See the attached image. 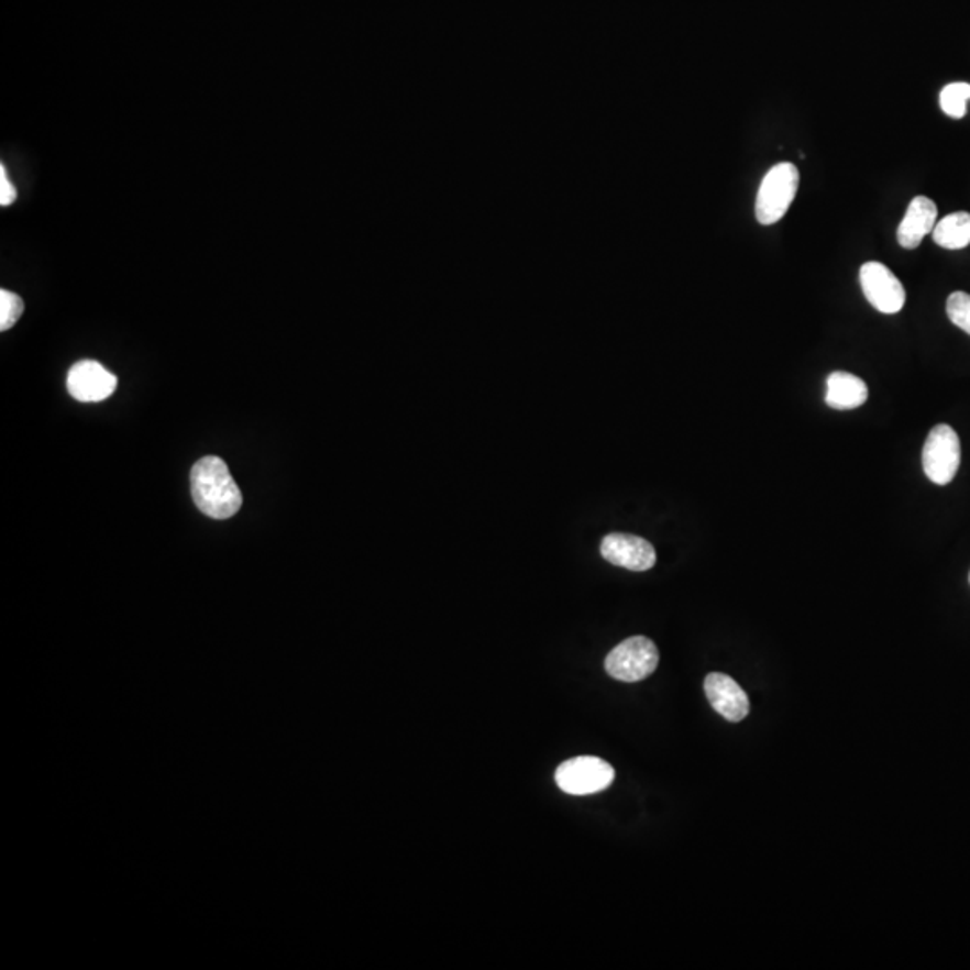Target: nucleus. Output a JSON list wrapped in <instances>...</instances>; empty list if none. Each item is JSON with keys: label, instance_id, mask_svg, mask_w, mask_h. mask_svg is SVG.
Segmentation results:
<instances>
[{"label": "nucleus", "instance_id": "9b49d317", "mask_svg": "<svg viewBox=\"0 0 970 970\" xmlns=\"http://www.w3.org/2000/svg\"><path fill=\"white\" fill-rule=\"evenodd\" d=\"M868 387L861 377L850 373H833L827 377L828 407L834 410H853L867 403Z\"/></svg>", "mask_w": 970, "mask_h": 970}, {"label": "nucleus", "instance_id": "423d86ee", "mask_svg": "<svg viewBox=\"0 0 970 970\" xmlns=\"http://www.w3.org/2000/svg\"><path fill=\"white\" fill-rule=\"evenodd\" d=\"M859 280L868 302L881 313H899L906 305V289L886 265L868 261L859 269Z\"/></svg>", "mask_w": 970, "mask_h": 970}, {"label": "nucleus", "instance_id": "dca6fc26", "mask_svg": "<svg viewBox=\"0 0 970 970\" xmlns=\"http://www.w3.org/2000/svg\"><path fill=\"white\" fill-rule=\"evenodd\" d=\"M16 200V189L5 175V167H0V206L8 207Z\"/></svg>", "mask_w": 970, "mask_h": 970}, {"label": "nucleus", "instance_id": "f8f14e48", "mask_svg": "<svg viewBox=\"0 0 970 970\" xmlns=\"http://www.w3.org/2000/svg\"><path fill=\"white\" fill-rule=\"evenodd\" d=\"M933 241L947 251H961L970 245V212L960 211L936 221Z\"/></svg>", "mask_w": 970, "mask_h": 970}, {"label": "nucleus", "instance_id": "0eeeda50", "mask_svg": "<svg viewBox=\"0 0 970 970\" xmlns=\"http://www.w3.org/2000/svg\"><path fill=\"white\" fill-rule=\"evenodd\" d=\"M118 388V377L93 360L76 363L67 374V390L81 403L104 401Z\"/></svg>", "mask_w": 970, "mask_h": 970}, {"label": "nucleus", "instance_id": "20e7f679", "mask_svg": "<svg viewBox=\"0 0 970 970\" xmlns=\"http://www.w3.org/2000/svg\"><path fill=\"white\" fill-rule=\"evenodd\" d=\"M960 437L949 425H936L922 450V466L927 478L936 485L952 482L960 470Z\"/></svg>", "mask_w": 970, "mask_h": 970}, {"label": "nucleus", "instance_id": "9d476101", "mask_svg": "<svg viewBox=\"0 0 970 970\" xmlns=\"http://www.w3.org/2000/svg\"><path fill=\"white\" fill-rule=\"evenodd\" d=\"M938 221V209L935 201L927 197L913 198L897 229L899 245L913 251L921 245L927 234H932Z\"/></svg>", "mask_w": 970, "mask_h": 970}, {"label": "nucleus", "instance_id": "f257e3e1", "mask_svg": "<svg viewBox=\"0 0 970 970\" xmlns=\"http://www.w3.org/2000/svg\"><path fill=\"white\" fill-rule=\"evenodd\" d=\"M191 495L203 515L229 520L243 505L240 485L220 456H203L191 470Z\"/></svg>", "mask_w": 970, "mask_h": 970}, {"label": "nucleus", "instance_id": "39448f33", "mask_svg": "<svg viewBox=\"0 0 970 970\" xmlns=\"http://www.w3.org/2000/svg\"><path fill=\"white\" fill-rule=\"evenodd\" d=\"M615 780V770L597 757H575L559 765L555 784L566 794L584 796L608 790Z\"/></svg>", "mask_w": 970, "mask_h": 970}, {"label": "nucleus", "instance_id": "4468645a", "mask_svg": "<svg viewBox=\"0 0 970 970\" xmlns=\"http://www.w3.org/2000/svg\"><path fill=\"white\" fill-rule=\"evenodd\" d=\"M947 317L951 319L956 328L970 334V295L966 291H955L947 299Z\"/></svg>", "mask_w": 970, "mask_h": 970}, {"label": "nucleus", "instance_id": "2eb2a0df", "mask_svg": "<svg viewBox=\"0 0 970 970\" xmlns=\"http://www.w3.org/2000/svg\"><path fill=\"white\" fill-rule=\"evenodd\" d=\"M24 313V300L8 289L0 291V331H8Z\"/></svg>", "mask_w": 970, "mask_h": 970}, {"label": "nucleus", "instance_id": "1a4fd4ad", "mask_svg": "<svg viewBox=\"0 0 970 970\" xmlns=\"http://www.w3.org/2000/svg\"><path fill=\"white\" fill-rule=\"evenodd\" d=\"M705 692L712 708L730 723H739L750 714V699L734 677L712 672L706 676Z\"/></svg>", "mask_w": 970, "mask_h": 970}, {"label": "nucleus", "instance_id": "7ed1b4c3", "mask_svg": "<svg viewBox=\"0 0 970 970\" xmlns=\"http://www.w3.org/2000/svg\"><path fill=\"white\" fill-rule=\"evenodd\" d=\"M660 663V652L652 640L646 637H632L618 643L608 658L606 671L609 676L620 682L637 683L651 676Z\"/></svg>", "mask_w": 970, "mask_h": 970}, {"label": "nucleus", "instance_id": "6e6552de", "mask_svg": "<svg viewBox=\"0 0 970 970\" xmlns=\"http://www.w3.org/2000/svg\"><path fill=\"white\" fill-rule=\"evenodd\" d=\"M600 554L608 563L631 572H647L657 564V550L647 539L620 532H613L603 539Z\"/></svg>", "mask_w": 970, "mask_h": 970}, {"label": "nucleus", "instance_id": "f3484780", "mask_svg": "<svg viewBox=\"0 0 970 970\" xmlns=\"http://www.w3.org/2000/svg\"><path fill=\"white\" fill-rule=\"evenodd\" d=\"M969 581H970V575H969Z\"/></svg>", "mask_w": 970, "mask_h": 970}, {"label": "nucleus", "instance_id": "ddd939ff", "mask_svg": "<svg viewBox=\"0 0 970 970\" xmlns=\"http://www.w3.org/2000/svg\"><path fill=\"white\" fill-rule=\"evenodd\" d=\"M969 101L970 84H966V81H956V84H949L941 89L940 107L949 118H966Z\"/></svg>", "mask_w": 970, "mask_h": 970}, {"label": "nucleus", "instance_id": "f03ea898", "mask_svg": "<svg viewBox=\"0 0 970 970\" xmlns=\"http://www.w3.org/2000/svg\"><path fill=\"white\" fill-rule=\"evenodd\" d=\"M800 186L798 167L780 162L765 173L754 201V216L760 225H773L790 211Z\"/></svg>", "mask_w": 970, "mask_h": 970}]
</instances>
